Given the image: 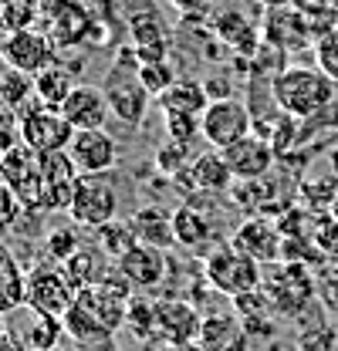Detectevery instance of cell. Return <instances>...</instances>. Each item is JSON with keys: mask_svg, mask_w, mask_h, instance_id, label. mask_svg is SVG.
<instances>
[{"mask_svg": "<svg viewBox=\"0 0 338 351\" xmlns=\"http://www.w3.org/2000/svg\"><path fill=\"white\" fill-rule=\"evenodd\" d=\"M335 78L325 75L322 68H308V64H291L284 71L274 75L271 95L281 115L291 119H315L322 115L332 101H335Z\"/></svg>", "mask_w": 338, "mask_h": 351, "instance_id": "obj_1", "label": "cell"}, {"mask_svg": "<svg viewBox=\"0 0 338 351\" xmlns=\"http://www.w3.org/2000/svg\"><path fill=\"white\" fill-rule=\"evenodd\" d=\"M102 91H105V101H109V108H112V119H119L128 129H135V125L146 122L149 105H153V91L142 85L139 61L119 58V61L109 68V75L102 78Z\"/></svg>", "mask_w": 338, "mask_h": 351, "instance_id": "obj_2", "label": "cell"}, {"mask_svg": "<svg viewBox=\"0 0 338 351\" xmlns=\"http://www.w3.org/2000/svg\"><path fill=\"white\" fill-rule=\"evenodd\" d=\"M203 274L210 280L213 291L227 294L230 301L244 298V294H254L264 287V267L257 261H251L247 254H240L234 243H220L213 247L203 261Z\"/></svg>", "mask_w": 338, "mask_h": 351, "instance_id": "obj_3", "label": "cell"}, {"mask_svg": "<svg viewBox=\"0 0 338 351\" xmlns=\"http://www.w3.org/2000/svg\"><path fill=\"white\" fill-rule=\"evenodd\" d=\"M119 206H122V199H119V189L109 176H82L75 186L68 217L75 226H84L95 233V230L119 219Z\"/></svg>", "mask_w": 338, "mask_h": 351, "instance_id": "obj_4", "label": "cell"}, {"mask_svg": "<svg viewBox=\"0 0 338 351\" xmlns=\"http://www.w3.org/2000/svg\"><path fill=\"white\" fill-rule=\"evenodd\" d=\"M200 135L213 152L237 145L240 138L254 135V115L240 98H210L207 112L200 115Z\"/></svg>", "mask_w": 338, "mask_h": 351, "instance_id": "obj_5", "label": "cell"}, {"mask_svg": "<svg viewBox=\"0 0 338 351\" xmlns=\"http://www.w3.org/2000/svg\"><path fill=\"white\" fill-rule=\"evenodd\" d=\"M75 301H78V291L68 284V277H65V270L58 263H41V267L27 270L24 307L51 314V317H65Z\"/></svg>", "mask_w": 338, "mask_h": 351, "instance_id": "obj_6", "label": "cell"}, {"mask_svg": "<svg viewBox=\"0 0 338 351\" xmlns=\"http://www.w3.org/2000/svg\"><path fill=\"white\" fill-rule=\"evenodd\" d=\"M264 294L284 317H301L304 307L315 301V277L304 263H281L278 274L264 277Z\"/></svg>", "mask_w": 338, "mask_h": 351, "instance_id": "obj_7", "label": "cell"}, {"mask_svg": "<svg viewBox=\"0 0 338 351\" xmlns=\"http://www.w3.org/2000/svg\"><path fill=\"white\" fill-rule=\"evenodd\" d=\"M75 138V129L68 125V119L51 108V105H34L24 119H21V142L34 152V156H51V152H68Z\"/></svg>", "mask_w": 338, "mask_h": 351, "instance_id": "obj_8", "label": "cell"}, {"mask_svg": "<svg viewBox=\"0 0 338 351\" xmlns=\"http://www.w3.org/2000/svg\"><path fill=\"white\" fill-rule=\"evenodd\" d=\"M68 156H71L78 176H109L119 166L122 149H119L115 135H109L105 129H91L75 132V138L68 145Z\"/></svg>", "mask_w": 338, "mask_h": 351, "instance_id": "obj_9", "label": "cell"}, {"mask_svg": "<svg viewBox=\"0 0 338 351\" xmlns=\"http://www.w3.org/2000/svg\"><path fill=\"white\" fill-rule=\"evenodd\" d=\"M230 243L240 254H247L251 261H257L260 267L284 263V233H281V226H274L271 219L264 217H247L234 230Z\"/></svg>", "mask_w": 338, "mask_h": 351, "instance_id": "obj_10", "label": "cell"}, {"mask_svg": "<svg viewBox=\"0 0 338 351\" xmlns=\"http://www.w3.org/2000/svg\"><path fill=\"white\" fill-rule=\"evenodd\" d=\"M3 61L21 71V75H31L38 78L41 71L54 68V44L47 34L41 31H31V27H17L7 44H3Z\"/></svg>", "mask_w": 338, "mask_h": 351, "instance_id": "obj_11", "label": "cell"}, {"mask_svg": "<svg viewBox=\"0 0 338 351\" xmlns=\"http://www.w3.org/2000/svg\"><path fill=\"white\" fill-rule=\"evenodd\" d=\"M220 156H223L227 169H230V176H234L237 182H257V179H264V176L274 169L278 149H274L271 138H264V135L254 132L247 138H240L237 145L223 149Z\"/></svg>", "mask_w": 338, "mask_h": 351, "instance_id": "obj_12", "label": "cell"}, {"mask_svg": "<svg viewBox=\"0 0 338 351\" xmlns=\"http://www.w3.org/2000/svg\"><path fill=\"white\" fill-rule=\"evenodd\" d=\"M115 270L126 277L132 287H139V291H156L169 274V257H166V250H159V247L135 243L128 254H122V257L115 261Z\"/></svg>", "mask_w": 338, "mask_h": 351, "instance_id": "obj_13", "label": "cell"}, {"mask_svg": "<svg viewBox=\"0 0 338 351\" xmlns=\"http://www.w3.org/2000/svg\"><path fill=\"white\" fill-rule=\"evenodd\" d=\"M58 112L68 119V125L75 132L105 129V122L112 119V108L105 101V91L95 85H75V91L65 98V105Z\"/></svg>", "mask_w": 338, "mask_h": 351, "instance_id": "obj_14", "label": "cell"}, {"mask_svg": "<svg viewBox=\"0 0 338 351\" xmlns=\"http://www.w3.org/2000/svg\"><path fill=\"white\" fill-rule=\"evenodd\" d=\"M156 317H159V338L172 341V345H196L200 338V311L190 304V301H179V298H163L156 301Z\"/></svg>", "mask_w": 338, "mask_h": 351, "instance_id": "obj_15", "label": "cell"}, {"mask_svg": "<svg viewBox=\"0 0 338 351\" xmlns=\"http://www.w3.org/2000/svg\"><path fill=\"white\" fill-rule=\"evenodd\" d=\"M196 345L207 351H251V335L237 314H203Z\"/></svg>", "mask_w": 338, "mask_h": 351, "instance_id": "obj_16", "label": "cell"}, {"mask_svg": "<svg viewBox=\"0 0 338 351\" xmlns=\"http://www.w3.org/2000/svg\"><path fill=\"white\" fill-rule=\"evenodd\" d=\"M65 321V335L71 338V341H78L84 348H109V341H112V328L102 321V317H95L82 301H75V304L68 307V314L61 317Z\"/></svg>", "mask_w": 338, "mask_h": 351, "instance_id": "obj_17", "label": "cell"}, {"mask_svg": "<svg viewBox=\"0 0 338 351\" xmlns=\"http://www.w3.org/2000/svg\"><path fill=\"white\" fill-rule=\"evenodd\" d=\"M156 101H159V108H163L166 115H190V119H200V115L207 112V105H210V95H207V88L200 85V82L179 78V82L172 88H166Z\"/></svg>", "mask_w": 338, "mask_h": 351, "instance_id": "obj_18", "label": "cell"}, {"mask_svg": "<svg viewBox=\"0 0 338 351\" xmlns=\"http://www.w3.org/2000/svg\"><path fill=\"white\" fill-rule=\"evenodd\" d=\"M172 240L179 247H190V250H200L213 240V223L207 213L193 210L190 203L176 206L172 210Z\"/></svg>", "mask_w": 338, "mask_h": 351, "instance_id": "obj_19", "label": "cell"}, {"mask_svg": "<svg viewBox=\"0 0 338 351\" xmlns=\"http://www.w3.org/2000/svg\"><path fill=\"white\" fill-rule=\"evenodd\" d=\"M61 270H65V277H68V284L82 294V291H88V287H95V284H102L105 277H109V263H105V254L95 247H82L75 257L68 263H61Z\"/></svg>", "mask_w": 338, "mask_h": 351, "instance_id": "obj_20", "label": "cell"}, {"mask_svg": "<svg viewBox=\"0 0 338 351\" xmlns=\"http://www.w3.org/2000/svg\"><path fill=\"white\" fill-rule=\"evenodd\" d=\"M132 226H135V237L139 243H149V247H159L166 250L172 240V213L159 210V206H142L135 217H132Z\"/></svg>", "mask_w": 338, "mask_h": 351, "instance_id": "obj_21", "label": "cell"}, {"mask_svg": "<svg viewBox=\"0 0 338 351\" xmlns=\"http://www.w3.org/2000/svg\"><path fill=\"white\" fill-rule=\"evenodd\" d=\"M190 176H193L196 189H203V193H220V189H227L230 179H234L220 152H203V156H196V159L190 162Z\"/></svg>", "mask_w": 338, "mask_h": 351, "instance_id": "obj_22", "label": "cell"}, {"mask_svg": "<svg viewBox=\"0 0 338 351\" xmlns=\"http://www.w3.org/2000/svg\"><path fill=\"white\" fill-rule=\"evenodd\" d=\"M31 311V307H27ZM65 335V321L61 317H51L41 311H31V321H27V331H24V348L27 351H54L58 341Z\"/></svg>", "mask_w": 338, "mask_h": 351, "instance_id": "obj_23", "label": "cell"}, {"mask_svg": "<svg viewBox=\"0 0 338 351\" xmlns=\"http://www.w3.org/2000/svg\"><path fill=\"white\" fill-rule=\"evenodd\" d=\"M338 196V176L328 169L325 176H311L297 186V199L308 206V213H328Z\"/></svg>", "mask_w": 338, "mask_h": 351, "instance_id": "obj_24", "label": "cell"}, {"mask_svg": "<svg viewBox=\"0 0 338 351\" xmlns=\"http://www.w3.org/2000/svg\"><path fill=\"white\" fill-rule=\"evenodd\" d=\"M95 240H98V250H102L105 257H112V263L139 243L132 219H115V223H109V226L95 230Z\"/></svg>", "mask_w": 338, "mask_h": 351, "instance_id": "obj_25", "label": "cell"}, {"mask_svg": "<svg viewBox=\"0 0 338 351\" xmlns=\"http://www.w3.org/2000/svg\"><path fill=\"white\" fill-rule=\"evenodd\" d=\"M75 91V82H71V75L65 71V68H47L41 71L38 78H34V95H38V105H51V108H61L65 105V98Z\"/></svg>", "mask_w": 338, "mask_h": 351, "instance_id": "obj_26", "label": "cell"}, {"mask_svg": "<svg viewBox=\"0 0 338 351\" xmlns=\"http://www.w3.org/2000/svg\"><path fill=\"white\" fill-rule=\"evenodd\" d=\"M78 250H82V237H78L75 226H54V230L44 237V254H47V261L58 263V267L68 263Z\"/></svg>", "mask_w": 338, "mask_h": 351, "instance_id": "obj_27", "label": "cell"}, {"mask_svg": "<svg viewBox=\"0 0 338 351\" xmlns=\"http://www.w3.org/2000/svg\"><path fill=\"white\" fill-rule=\"evenodd\" d=\"M24 284H27V274H21L14 261L0 267V314L3 317L10 311L24 307Z\"/></svg>", "mask_w": 338, "mask_h": 351, "instance_id": "obj_28", "label": "cell"}, {"mask_svg": "<svg viewBox=\"0 0 338 351\" xmlns=\"http://www.w3.org/2000/svg\"><path fill=\"white\" fill-rule=\"evenodd\" d=\"M297 351H338V331L335 321H318L297 331Z\"/></svg>", "mask_w": 338, "mask_h": 351, "instance_id": "obj_29", "label": "cell"}, {"mask_svg": "<svg viewBox=\"0 0 338 351\" xmlns=\"http://www.w3.org/2000/svg\"><path fill=\"white\" fill-rule=\"evenodd\" d=\"M139 75H142V85L153 91V98H159L166 88L176 85V75H172L169 61H146V64H139Z\"/></svg>", "mask_w": 338, "mask_h": 351, "instance_id": "obj_30", "label": "cell"}, {"mask_svg": "<svg viewBox=\"0 0 338 351\" xmlns=\"http://www.w3.org/2000/svg\"><path fill=\"white\" fill-rule=\"evenodd\" d=\"M31 75H21V71H3L0 75V98L10 101V105H21L31 91H34V82H27Z\"/></svg>", "mask_w": 338, "mask_h": 351, "instance_id": "obj_31", "label": "cell"}, {"mask_svg": "<svg viewBox=\"0 0 338 351\" xmlns=\"http://www.w3.org/2000/svg\"><path fill=\"white\" fill-rule=\"evenodd\" d=\"M315 51H318V68L338 82V27L325 31V34L318 38V47H315Z\"/></svg>", "mask_w": 338, "mask_h": 351, "instance_id": "obj_32", "label": "cell"}, {"mask_svg": "<svg viewBox=\"0 0 338 351\" xmlns=\"http://www.w3.org/2000/svg\"><path fill=\"white\" fill-rule=\"evenodd\" d=\"M166 132H169V142L186 145L193 135H200V119H190V115H166Z\"/></svg>", "mask_w": 338, "mask_h": 351, "instance_id": "obj_33", "label": "cell"}, {"mask_svg": "<svg viewBox=\"0 0 338 351\" xmlns=\"http://www.w3.org/2000/svg\"><path fill=\"white\" fill-rule=\"evenodd\" d=\"M186 156H190V152H186V145L169 142V145H163V149L156 152V162H159V169H166V173H179Z\"/></svg>", "mask_w": 338, "mask_h": 351, "instance_id": "obj_34", "label": "cell"}, {"mask_svg": "<svg viewBox=\"0 0 338 351\" xmlns=\"http://www.w3.org/2000/svg\"><path fill=\"white\" fill-rule=\"evenodd\" d=\"M14 210H17V203H14V193L0 186V226H3V223H14Z\"/></svg>", "mask_w": 338, "mask_h": 351, "instance_id": "obj_35", "label": "cell"}, {"mask_svg": "<svg viewBox=\"0 0 338 351\" xmlns=\"http://www.w3.org/2000/svg\"><path fill=\"white\" fill-rule=\"evenodd\" d=\"M0 351H27V348H24V341H17L14 335L3 331V335H0Z\"/></svg>", "mask_w": 338, "mask_h": 351, "instance_id": "obj_36", "label": "cell"}, {"mask_svg": "<svg viewBox=\"0 0 338 351\" xmlns=\"http://www.w3.org/2000/svg\"><path fill=\"white\" fill-rule=\"evenodd\" d=\"M176 7H183V10H203L210 0H172Z\"/></svg>", "mask_w": 338, "mask_h": 351, "instance_id": "obj_37", "label": "cell"}, {"mask_svg": "<svg viewBox=\"0 0 338 351\" xmlns=\"http://www.w3.org/2000/svg\"><path fill=\"white\" fill-rule=\"evenodd\" d=\"M153 351H190V345H172V341H163V345H156Z\"/></svg>", "mask_w": 338, "mask_h": 351, "instance_id": "obj_38", "label": "cell"}, {"mask_svg": "<svg viewBox=\"0 0 338 351\" xmlns=\"http://www.w3.org/2000/svg\"><path fill=\"white\" fill-rule=\"evenodd\" d=\"M260 351H297V348H288L284 341H267V345H264Z\"/></svg>", "mask_w": 338, "mask_h": 351, "instance_id": "obj_39", "label": "cell"}, {"mask_svg": "<svg viewBox=\"0 0 338 351\" xmlns=\"http://www.w3.org/2000/svg\"><path fill=\"white\" fill-rule=\"evenodd\" d=\"M328 169H332V173L338 176V145L332 149V152H328Z\"/></svg>", "mask_w": 338, "mask_h": 351, "instance_id": "obj_40", "label": "cell"}, {"mask_svg": "<svg viewBox=\"0 0 338 351\" xmlns=\"http://www.w3.org/2000/svg\"><path fill=\"white\" fill-rule=\"evenodd\" d=\"M3 263H10V250H7V243H0V267Z\"/></svg>", "mask_w": 338, "mask_h": 351, "instance_id": "obj_41", "label": "cell"}, {"mask_svg": "<svg viewBox=\"0 0 338 351\" xmlns=\"http://www.w3.org/2000/svg\"><path fill=\"white\" fill-rule=\"evenodd\" d=\"M328 217H332V219L338 223V196H335V203H332V210H328Z\"/></svg>", "mask_w": 338, "mask_h": 351, "instance_id": "obj_42", "label": "cell"}, {"mask_svg": "<svg viewBox=\"0 0 338 351\" xmlns=\"http://www.w3.org/2000/svg\"><path fill=\"white\" fill-rule=\"evenodd\" d=\"M0 335H3V314H0Z\"/></svg>", "mask_w": 338, "mask_h": 351, "instance_id": "obj_43", "label": "cell"}, {"mask_svg": "<svg viewBox=\"0 0 338 351\" xmlns=\"http://www.w3.org/2000/svg\"><path fill=\"white\" fill-rule=\"evenodd\" d=\"M335 331H338V321H335Z\"/></svg>", "mask_w": 338, "mask_h": 351, "instance_id": "obj_44", "label": "cell"}, {"mask_svg": "<svg viewBox=\"0 0 338 351\" xmlns=\"http://www.w3.org/2000/svg\"><path fill=\"white\" fill-rule=\"evenodd\" d=\"M332 3H335V0H332Z\"/></svg>", "mask_w": 338, "mask_h": 351, "instance_id": "obj_45", "label": "cell"}]
</instances>
